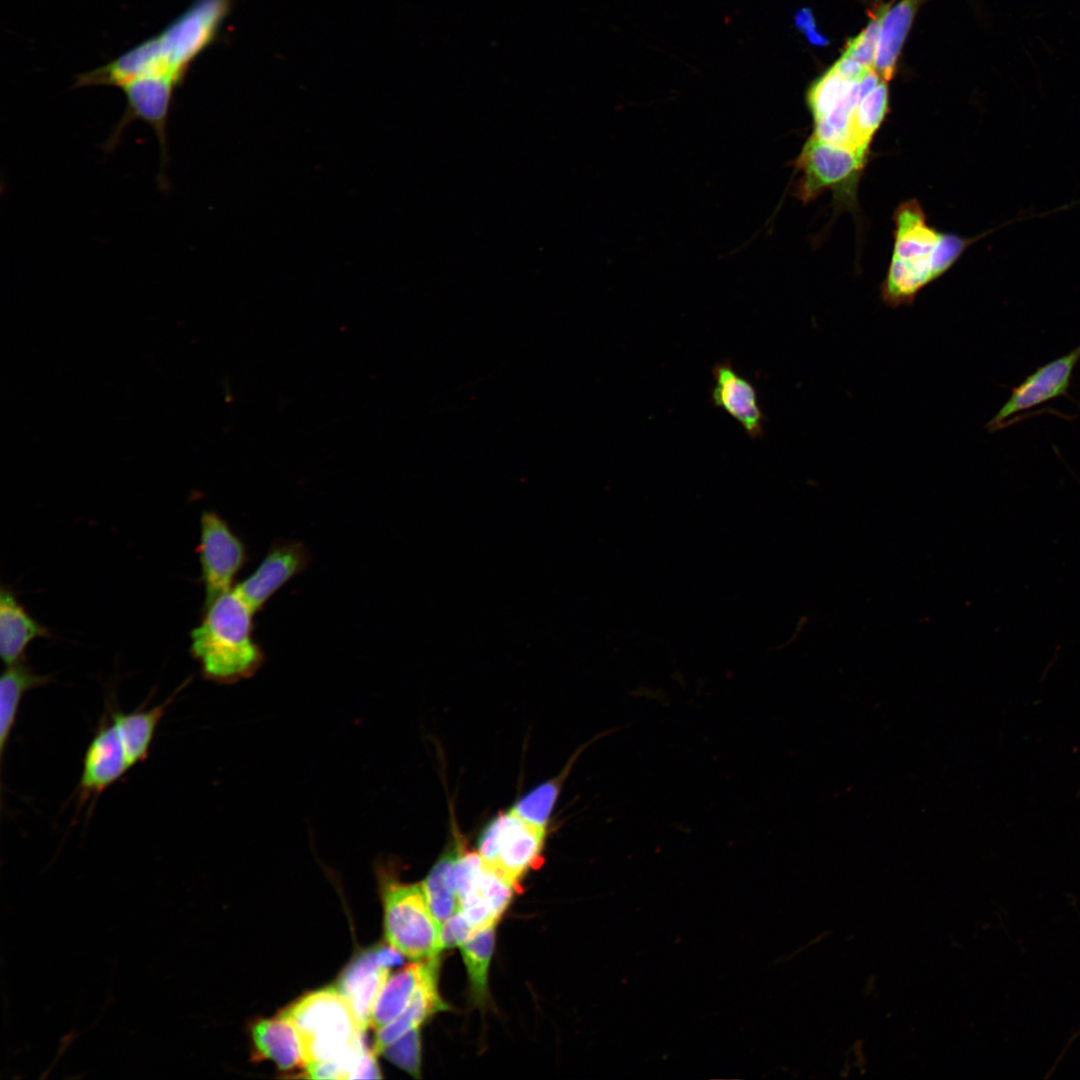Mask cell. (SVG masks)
Instances as JSON below:
<instances>
[{
  "instance_id": "obj_1",
  "label": "cell",
  "mask_w": 1080,
  "mask_h": 1080,
  "mask_svg": "<svg viewBox=\"0 0 1080 1080\" xmlns=\"http://www.w3.org/2000/svg\"><path fill=\"white\" fill-rule=\"evenodd\" d=\"M254 614L234 587L203 606L190 632V653L206 680L234 684L261 668L265 654L253 636Z\"/></svg>"
},
{
  "instance_id": "obj_2",
  "label": "cell",
  "mask_w": 1080,
  "mask_h": 1080,
  "mask_svg": "<svg viewBox=\"0 0 1080 1080\" xmlns=\"http://www.w3.org/2000/svg\"><path fill=\"white\" fill-rule=\"evenodd\" d=\"M295 1025L310 1065L335 1061L354 1079L367 1050L357 1019L336 987L308 993L280 1012Z\"/></svg>"
},
{
  "instance_id": "obj_3",
  "label": "cell",
  "mask_w": 1080,
  "mask_h": 1080,
  "mask_svg": "<svg viewBox=\"0 0 1080 1080\" xmlns=\"http://www.w3.org/2000/svg\"><path fill=\"white\" fill-rule=\"evenodd\" d=\"M234 0H194L152 36L158 71L182 86L193 62L218 38Z\"/></svg>"
},
{
  "instance_id": "obj_4",
  "label": "cell",
  "mask_w": 1080,
  "mask_h": 1080,
  "mask_svg": "<svg viewBox=\"0 0 1080 1080\" xmlns=\"http://www.w3.org/2000/svg\"><path fill=\"white\" fill-rule=\"evenodd\" d=\"M384 928L389 945L418 961L438 957L440 925L422 883L388 881L384 888Z\"/></svg>"
},
{
  "instance_id": "obj_5",
  "label": "cell",
  "mask_w": 1080,
  "mask_h": 1080,
  "mask_svg": "<svg viewBox=\"0 0 1080 1080\" xmlns=\"http://www.w3.org/2000/svg\"><path fill=\"white\" fill-rule=\"evenodd\" d=\"M869 151H852L812 134L795 160L798 178L793 194L809 203L826 190L850 195L863 171Z\"/></svg>"
},
{
  "instance_id": "obj_6",
  "label": "cell",
  "mask_w": 1080,
  "mask_h": 1080,
  "mask_svg": "<svg viewBox=\"0 0 1080 1080\" xmlns=\"http://www.w3.org/2000/svg\"><path fill=\"white\" fill-rule=\"evenodd\" d=\"M545 829L528 824L511 810L496 816L483 830L478 852L511 882L520 886L521 877L535 868L541 857Z\"/></svg>"
},
{
  "instance_id": "obj_7",
  "label": "cell",
  "mask_w": 1080,
  "mask_h": 1080,
  "mask_svg": "<svg viewBox=\"0 0 1080 1080\" xmlns=\"http://www.w3.org/2000/svg\"><path fill=\"white\" fill-rule=\"evenodd\" d=\"M205 598L203 606L231 590L237 574L248 560L247 547L229 524L214 511H203L200 541L196 549Z\"/></svg>"
},
{
  "instance_id": "obj_8",
  "label": "cell",
  "mask_w": 1080,
  "mask_h": 1080,
  "mask_svg": "<svg viewBox=\"0 0 1080 1080\" xmlns=\"http://www.w3.org/2000/svg\"><path fill=\"white\" fill-rule=\"evenodd\" d=\"M180 85L164 75H144L121 87L126 108L106 142V149L113 150L126 127L133 121L147 123L158 139L161 152V178L167 163V127L176 90Z\"/></svg>"
},
{
  "instance_id": "obj_9",
  "label": "cell",
  "mask_w": 1080,
  "mask_h": 1080,
  "mask_svg": "<svg viewBox=\"0 0 1080 1080\" xmlns=\"http://www.w3.org/2000/svg\"><path fill=\"white\" fill-rule=\"evenodd\" d=\"M1080 360V344L1067 354L1037 367L1011 389L1006 402L986 424L989 432L1002 430L1014 415L1060 397H1068L1073 372Z\"/></svg>"
},
{
  "instance_id": "obj_10",
  "label": "cell",
  "mask_w": 1080,
  "mask_h": 1080,
  "mask_svg": "<svg viewBox=\"0 0 1080 1080\" xmlns=\"http://www.w3.org/2000/svg\"><path fill=\"white\" fill-rule=\"evenodd\" d=\"M310 562V551L303 542L277 539L255 571L234 588L251 610L257 613L280 588L302 573Z\"/></svg>"
},
{
  "instance_id": "obj_11",
  "label": "cell",
  "mask_w": 1080,
  "mask_h": 1080,
  "mask_svg": "<svg viewBox=\"0 0 1080 1080\" xmlns=\"http://www.w3.org/2000/svg\"><path fill=\"white\" fill-rule=\"evenodd\" d=\"M714 384L710 395L715 407L731 416L751 439L764 436L766 417L758 403L755 386L739 374L727 359L712 368Z\"/></svg>"
},
{
  "instance_id": "obj_12",
  "label": "cell",
  "mask_w": 1080,
  "mask_h": 1080,
  "mask_svg": "<svg viewBox=\"0 0 1080 1080\" xmlns=\"http://www.w3.org/2000/svg\"><path fill=\"white\" fill-rule=\"evenodd\" d=\"M130 769L120 736L111 722L102 721L83 758L79 782L81 800L101 794Z\"/></svg>"
},
{
  "instance_id": "obj_13",
  "label": "cell",
  "mask_w": 1080,
  "mask_h": 1080,
  "mask_svg": "<svg viewBox=\"0 0 1080 1080\" xmlns=\"http://www.w3.org/2000/svg\"><path fill=\"white\" fill-rule=\"evenodd\" d=\"M389 977V969L376 961L375 950L359 955L340 976L336 989L349 1003L363 1032L371 1026L376 998Z\"/></svg>"
},
{
  "instance_id": "obj_14",
  "label": "cell",
  "mask_w": 1080,
  "mask_h": 1080,
  "mask_svg": "<svg viewBox=\"0 0 1080 1080\" xmlns=\"http://www.w3.org/2000/svg\"><path fill=\"white\" fill-rule=\"evenodd\" d=\"M52 637L5 585L0 590V654L5 665L25 658L27 646L37 638Z\"/></svg>"
},
{
  "instance_id": "obj_15",
  "label": "cell",
  "mask_w": 1080,
  "mask_h": 1080,
  "mask_svg": "<svg viewBox=\"0 0 1080 1080\" xmlns=\"http://www.w3.org/2000/svg\"><path fill=\"white\" fill-rule=\"evenodd\" d=\"M256 1056L272 1060L280 1070L307 1068L300 1035L293 1022L283 1014L260 1019L252 1026Z\"/></svg>"
},
{
  "instance_id": "obj_16",
  "label": "cell",
  "mask_w": 1080,
  "mask_h": 1080,
  "mask_svg": "<svg viewBox=\"0 0 1080 1080\" xmlns=\"http://www.w3.org/2000/svg\"><path fill=\"white\" fill-rule=\"evenodd\" d=\"M439 961H437L416 990L406 1009L393 1021L377 1030L373 1051L382 1053L397 1038L419 1025L434 1013L447 1010L438 988Z\"/></svg>"
},
{
  "instance_id": "obj_17",
  "label": "cell",
  "mask_w": 1080,
  "mask_h": 1080,
  "mask_svg": "<svg viewBox=\"0 0 1080 1080\" xmlns=\"http://www.w3.org/2000/svg\"><path fill=\"white\" fill-rule=\"evenodd\" d=\"M438 957L411 964L388 977L381 988L371 1017V1027L378 1030L396 1019L408 1006Z\"/></svg>"
},
{
  "instance_id": "obj_18",
  "label": "cell",
  "mask_w": 1080,
  "mask_h": 1080,
  "mask_svg": "<svg viewBox=\"0 0 1080 1080\" xmlns=\"http://www.w3.org/2000/svg\"><path fill=\"white\" fill-rule=\"evenodd\" d=\"M893 256L907 261L929 258L940 234L926 222L925 213L916 200L900 204L894 213Z\"/></svg>"
},
{
  "instance_id": "obj_19",
  "label": "cell",
  "mask_w": 1080,
  "mask_h": 1080,
  "mask_svg": "<svg viewBox=\"0 0 1080 1080\" xmlns=\"http://www.w3.org/2000/svg\"><path fill=\"white\" fill-rule=\"evenodd\" d=\"M179 691L150 709L111 712V722L120 736L130 768L147 758L157 727Z\"/></svg>"
},
{
  "instance_id": "obj_20",
  "label": "cell",
  "mask_w": 1080,
  "mask_h": 1080,
  "mask_svg": "<svg viewBox=\"0 0 1080 1080\" xmlns=\"http://www.w3.org/2000/svg\"><path fill=\"white\" fill-rule=\"evenodd\" d=\"M916 0H901L894 6L880 9V27L874 61V70L884 81H889L910 29L916 10Z\"/></svg>"
},
{
  "instance_id": "obj_21",
  "label": "cell",
  "mask_w": 1080,
  "mask_h": 1080,
  "mask_svg": "<svg viewBox=\"0 0 1080 1080\" xmlns=\"http://www.w3.org/2000/svg\"><path fill=\"white\" fill-rule=\"evenodd\" d=\"M49 675L36 673L25 658L6 665L0 678V756L3 761L5 746L15 725L19 706L26 692L45 685Z\"/></svg>"
},
{
  "instance_id": "obj_22",
  "label": "cell",
  "mask_w": 1080,
  "mask_h": 1080,
  "mask_svg": "<svg viewBox=\"0 0 1080 1080\" xmlns=\"http://www.w3.org/2000/svg\"><path fill=\"white\" fill-rule=\"evenodd\" d=\"M459 844L460 839L456 837L454 845L446 849L422 882L429 906L440 927L460 910L454 873Z\"/></svg>"
},
{
  "instance_id": "obj_23",
  "label": "cell",
  "mask_w": 1080,
  "mask_h": 1080,
  "mask_svg": "<svg viewBox=\"0 0 1080 1080\" xmlns=\"http://www.w3.org/2000/svg\"><path fill=\"white\" fill-rule=\"evenodd\" d=\"M495 942V925L487 926L460 945L472 995L477 1003L487 997L488 969Z\"/></svg>"
},
{
  "instance_id": "obj_24",
  "label": "cell",
  "mask_w": 1080,
  "mask_h": 1080,
  "mask_svg": "<svg viewBox=\"0 0 1080 1080\" xmlns=\"http://www.w3.org/2000/svg\"><path fill=\"white\" fill-rule=\"evenodd\" d=\"M888 100V87L882 80L858 104L852 121L858 149L869 151L871 140L888 113Z\"/></svg>"
},
{
  "instance_id": "obj_25",
  "label": "cell",
  "mask_w": 1080,
  "mask_h": 1080,
  "mask_svg": "<svg viewBox=\"0 0 1080 1080\" xmlns=\"http://www.w3.org/2000/svg\"><path fill=\"white\" fill-rule=\"evenodd\" d=\"M560 778L540 784L510 809L524 822L545 829L560 791Z\"/></svg>"
},
{
  "instance_id": "obj_26",
  "label": "cell",
  "mask_w": 1080,
  "mask_h": 1080,
  "mask_svg": "<svg viewBox=\"0 0 1080 1080\" xmlns=\"http://www.w3.org/2000/svg\"><path fill=\"white\" fill-rule=\"evenodd\" d=\"M853 83L829 70L817 79L807 92V104L814 121L829 114L847 95Z\"/></svg>"
},
{
  "instance_id": "obj_27",
  "label": "cell",
  "mask_w": 1080,
  "mask_h": 1080,
  "mask_svg": "<svg viewBox=\"0 0 1080 1080\" xmlns=\"http://www.w3.org/2000/svg\"><path fill=\"white\" fill-rule=\"evenodd\" d=\"M519 887L496 868L483 864L478 888L496 922L511 902L514 892L519 891Z\"/></svg>"
},
{
  "instance_id": "obj_28",
  "label": "cell",
  "mask_w": 1080,
  "mask_h": 1080,
  "mask_svg": "<svg viewBox=\"0 0 1080 1080\" xmlns=\"http://www.w3.org/2000/svg\"><path fill=\"white\" fill-rule=\"evenodd\" d=\"M384 1056L414 1077H420L421 1042L418 1028L403 1034L382 1052Z\"/></svg>"
},
{
  "instance_id": "obj_29",
  "label": "cell",
  "mask_w": 1080,
  "mask_h": 1080,
  "mask_svg": "<svg viewBox=\"0 0 1080 1080\" xmlns=\"http://www.w3.org/2000/svg\"><path fill=\"white\" fill-rule=\"evenodd\" d=\"M879 27L880 14H872L867 27L856 37L847 41L842 56L851 58L867 68H873Z\"/></svg>"
},
{
  "instance_id": "obj_30",
  "label": "cell",
  "mask_w": 1080,
  "mask_h": 1080,
  "mask_svg": "<svg viewBox=\"0 0 1080 1080\" xmlns=\"http://www.w3.org/2000/svg\"><path fill=\"white\" fill-rule=\"evenodd\" d=\"M474 931L461 910L452 915L440 927V950L462 945Z\"/></svg>"
},
{
  "instance_id": "obj_31",
  "label": "cell",
  "mask_w": 1080,
  "mask_h": 1080,
  "mask_svg": "<svg viewBox=\"0 0 1080 1080\" xmlns=\"http://www.w3.org/2000/svg\"><path fill=\"white\" fill-rule=\"evenodd\" d=\"M872 68H867L855 60L842 56L829 71L838 77L850 81H860Z\"/></svg>"
},
{
  "instance_id": "obj_32",
  "label": "cell",
  "mask_w": 1080,
  "mask_h": 1080,
  "mask_svg": "<svg viewBox=\"0 0 1080 1080\" xmlns=\"http://www.w3.org/2000/svg\"><path fill=\"white\" fill-rule=\"evenodd\" d=\"M846 1056L849 1058L854 1070H856L859 1075L866 1074L869 1067V1059L866 1050V1042L863 1038H857L851 1043Z\"/></svg>"
},
{
  "instance_id": "obj_33",
  "label": "cell",
  "mask_w": 1080,
  "mask_h": 1080,
  "mask_svg": "<svg viewBox=\"0 0 1080 1080\" xmlns=\"http://www.w3.org/2000/svg\"><path fill=\"white\" fill-rule=\"evenodd\" d=\"M796 25L814 45H826L827 40L815 30L814 17L809 9H802L796 15Z\"/></svg>"
},
{
  "instance_id": "obj_34",
  "label": "cell",
  "mask_w": 1080,
  "mask_h": 1080,
  "mask_svg": "<svg viewBox=\"0 0 1080 1080\" xmlns=\"http://www.w3.org/2000/svg\"><path fill=\"white\" fill-rule=\"evenodd\" d=\"M403 954L393 946H384L375 950L377 963L387 969L399 966L403 962Z\"/></svg>"
},
{
  "instance_id": "obj_35",
  "label": "cell",
  "mask_w": 1080,
  "mask_h": 1080,
  "mask_svg": "<svg viewBox=\"0 0 1080 1080\" xmlns=\"http://www.w3.org/2000/svg\"><path fill=\"white\" fill-rule=\"evenodd\" d=\"M877 984H878V981H877L876 975L873 974V973L869 974L865 978V980H864V982L862 984V989H861L862 994L864 996H866V997L873 996L877 992V989H878Z\"/></svg>"
},
{
  "instance_id": "obj_36",
  "label": "cell",
  "mask_w": 1080,
  "mask_h": 1080,
  "mask_svg": "<svg viewBox=\"0 0 1080 1080\" xmlns=\"http://www.w3.org/2000/svg\"><path fill=\"white\" fill-rule=\"evenodd\" d=\"M853 1071H854V1067H853L851 1061L849 1060V1058L847 1056H845V1058H844V1060L842 1062V1065H841V1067H840V1069L838 1071V1075L841 1078H848V1077L851 1076Z\"/></svg>"
}]
</instances>
